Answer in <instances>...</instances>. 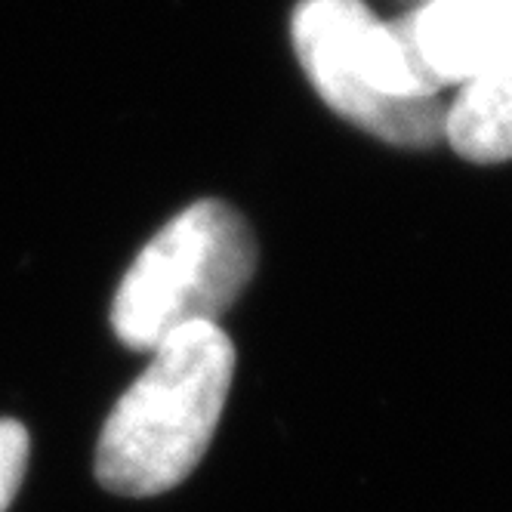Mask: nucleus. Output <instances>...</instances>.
Wrapping results in <instances>:
<instances>
[{
  "label": "nucleus",
  "instance_id": "1",
  "mask_svg": "<svg viewBox=\"0 0 512 512\" xmlns=\"http://www.w3.org/2000/svg\"><path fill=\"white\" fill-rule=\"evenodd\" d=\"M232 374L235 346L219 324L158 343L102 426L96 479L121 497H155L189 479L213 442Z\"/></svg>",
  "mask_w": 512,
  "mask_h": 512
},
{
  "label": "nucleus",
  "instance_id": "2",
  "mask_svg": "<svg viewBox=\"0 0 512 512\" xmlns=\"http://www.w3.org/2000/svg\"><path fill=\"white\" fill-rule=\"evenodd\" d=\"M290 38L312 87L340 118L405 149L445 139L442 84L423 65L408 19L383 22L364 0H300Z\"/></svg>",
  "mask_w": 512,
  "mask_h": 512
},
{
  "label": "nucleus",
  "instance_id": "3",
  "mask_svg": "<svg viewBox=\"0 0 512 512\" xmlns=\"http://www.w3.org/2000/svg\"><path fill=\"white\" fill-rule=\"evenodd\" d=\"M256 272V238L223 201H195L139 250L115 303L124 346L155 349L195 324H216Z\"/></svg>",
  "mask_w": 512,
  "mask_h": 512
},
{
  "label": "nucleus",
  "instance_id": "4",
  "mask_svg": "<svg viewBox=\"0 0 512 512\" xmlns=\"http://www.w3.org/2000/svg\"><path fill=\"white\" fill-rule=\"evenodd\" d=\"M408 19L429 75L463 84L512 31V0H426Z\"/></svg>",
  "mask_w": 512,
  "mask_h": 512
},
{
  "label": "nucleus",
  "instance_id": "5",
  "mask_svg": "<svg viewBox=\"0 0 512 512\" xmlns=\"http://www.w3.org/2000/svg\"><path fill=\"white\" fill-rule=\"evenodd\" d=\"M445 139L460 158L475 164L512 158V31L460 84L445 115Z\"/></svg>",
  "mask_w": 512,
  "mask_h": 512
},
{
  "label": "nucleus",
  "instance_id": "6",
  "mask_svg": "<svg viewBox=\"0 0 512 512\" xmlns=\"http://www.w3.org/2000/svg\"><path fill=\"white\" fill-rule=\"evenodd\" d=\"M28 466V432L16 420H0V512H7Z\"/></svg>",
  "mask_w": 512,
  "mask_h": 512
}]
</instances>
